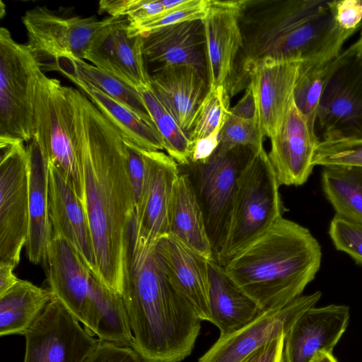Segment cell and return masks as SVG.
<instances>
[{
    "instance_id": "obj_30",
    "label": "cell",
    "mask_w": 362,
    "mask_h": 362,
    "mask_svg": "<svg viewBox=\"0 0 362 362\" xmlns=\"http://www.w3.org/2000/svg\"><path fill=\"white\" fill-rule=\"evenodd\" d=\"M76 85L120 131L127 141L144 150H164L163 141L153 121L144 119L91 86Z\"/></svg>"
},
{
    "instance_id": "obj_21",
    "label": "cell",
    "mask_w": 362,
    "mask_h": 362,
    "mask_svg": "<svg viewBox=\"0 0 362 362\" xmlns=\"http://www.w3.org/2000/svg\"><path fill=\"white\" fill-rule=\"evenodd\" d=\"M349 320V308L346 305H329L307 310L285 337V362H311L320 352L332 353Z\"/></svg>"
},
{
    "instance_id": "obj_40",
    "label": "cell",
    "mask_w": 362,
    "mask_h": 362,
    "mask_svg": "<svg viewBox=\"0 0 362 362\" xmlns=\"http://www.w3.org/2000/svg\"><path fill=\"white\" fill-rule=\"evenodd\" d=\"M335 23L343 32L353 35L362 25V0L332 1Z\"/></svg>"
},
{
    "instance_id": "obj_2",
    "label": "cell",
    "mask_w": 362,
    "mask_h": 362,
    "mask_svg": "<svg viewBox=\"0 0 362 362\" xmlns=\"http://www.w3.org/2000/svg\"><path fill=\"white\" fill-rule=\"evenodd\" d=\"M240 25L243 46L226 85L230 97L247 87L259 62L336 57L351 36L337 25L332 1L245 0Z\"/></svg>"
},
{
    "instance_id": "obj_8",
    "label": "cell",
    "mask_w": 362,
    "mask_h": 362,
    "mask_svg": "<svg viewBox=\"0 0 362 362\" xmlns=\"http://www.w3.org/2000/svg\"><path fill=\"white\" fill-rule=\"evenodd\" d=\"M24 143L0 138V264L14 267L29 227V163Z\"/></svg>"
},
{
    "instance_id": "obj_5",
    "label": "cell",
    "mask_w": 362,
    "mask_h": 362,
    "mask_svg": "<svg viewBox=\"0 0 362 362\" xmlns=\"http://www.w3.org/2000/svg\"><path fill=\"white\" fill-rule=\"evenodd\" d=\"M279 183L264 146L252 151L238 178L229 220L215 261L221 267L285 211Z\"/></svg>"
},
{
    "instance_id": "obj_20",
    "label": "cell",
    "mask_w": 362,
    "mask_h": 362,
    "mask_svg": "<svg viewBox=\"0 0 362 362\" xmlns=\"http://www.w3.org/2000/svg\"><path fill=\"white\" fill-rule=\"evenodd\" d=\"M153 253L166 279L190 300L202 320L210 322L209 261L170 234L155 243Z\"/></svg>"
},
{
    "instance_id": "obj_41",
    "label": "cell",
    "mask_w": 362,
    "mask_h": 362,
    "mask_svg": "<svg viewBox=\"0 0 362 362\" xmlns=\"http://www.w3.org/2000/svg\"><path fill=\"white\" fill-rule=\"evenodd\" d=\"M127 151V165L130 182L133 188L136 208L139 204L146 183V164L142 148L125 139Z\"/></svg>"
},
{
    "instance_id": "obj_33",
    "label": "cell",
    "mask_w": 362,
    "mask_h": 362,
    "mask_svg": "<svg viewBox=\"0 0 362 362\" xmlns=\"http://www.w3.org/2000/svg\"><path fill=\"white\" fill-rule=\"evenodd\" d=\"M337 57L300 62L293 100L313 128L321 95Z\"/></svg>"
},
{
    "instance_id": "obj_42",
    "label": "cell",
    "mask_w": 362,
    "mask_h": 362,
    "mask_svg": "<svg viewBox=\"0 0 362 362\" xmlns=\"http://www.w3.org/2000/svg\"><path fill=\"white\" fill-rule=\"evenodd\" d=\"M84 362H144L131 346L100 341L98 346Z\"/></svg>"
},
{
    "instance_id": "obj_48",
    "label": "cell",
    "mask_w": 362,
    "mask_h": 362,
    "mask_svg": "<svg viewBox=\"0 0 362 362\" xmlns=\"http://www.w3.org/2000/svg\"><path fill=\"white\" fill-rule=\"evenodd\" d=\"M361 28V30L359 37H358V40L352 45V46L356 51L358 56L362 58V25Z\"/></svg>"
},
{
    "instance_id": "obj_14",
    "label": "cell",
    "mask_w": 362,
    "mask_h": 362,
    "mask_svg": "<svg viewBox=\"0 0 362 362\" xmlns=\"http://www.w3.org/2000/svg\"><path fill=\"white\" fill-rule=\"evenodd\" d=\"M129 21L110 16L93 35L84 60L137 89L151 84L143 50L142 35L131 36Z\"/></svg>"
},
{
    "instance_id": "obj_29",
    "label": "cell",
    "mask_w": 362,
    "mask_h": 362,
    "mask_svg": "<svg viewBox=\"0 0 362 362\" xmlns=\"http://www.w3.org/2000/svg\"><path fill=\"white\" fill-rule=\"evenodd\" d=\"M53 71L60 72L75 84L98 89L144 119L153 121L137 88L85 60L63 56L57 59Z\"/></svg>"
},
{
    "instance_id": "obj_36",
    "label": "cell",
    "mask_w": 362,
    "mask_h": 362,
    "mask_svg": "<svg viewBox=\"0 0 362 362\" xmlns=\"http://www.w3.org/2000/svg\"><path fill=\"white\" fill-rule=\"evenodd\" d=\"M263 140L257 122L228 115L221 132L218 151H227L238 146H245L255 151L263 147Z\"/></svg>"
},
{
    "instance_id": "obj_17",
    "label": "cell",
    "mask_w": 362,
    "mask_h": 362,
    "mask_svg": "<svg viewBox=\"0 0 362 362\" xmlns=\"http://www.w3.org/2000/svg\"><path fill=\"white\" fill-rule=\"evenodd\" d=\"M245 0H209L202 20L209 88L226 86L243 46L240 16Z\"/></svg>"
},
{
    "instance_id": "obj_19",
    "label": "cell",
    "mask_w": 362,
    "mask_h": 362,
    "mask_svg": "<svg viewBox=\"0 0 362 362\" xmlns=\"http://www.w3.org/2000/svg\"><path fill=\"white\" fill-rule=\"evenodd\" d=\"M300 62L264 59L249 77L257 105V122L263 138L272 139L291 105Z\"/></svg>"
},
{
    "instance_id": "obj_35",
    "label": "cell",
    "mask_w": 362,
    "mask_h": 362,
    "mask_svg": "<svg viewBox=\"0 0 362 362\" xmlns=\"http://www.w3.org/2000/svg\"><path fill=\"white\" fill-rule=\"evenodd\" d=\"M209 0H184L179 6L164 11L144 21L130 23L131 36L144 35L168 25L196 20H203L206 14Z\"/></svg>"
},
{
    "instance_id": "obj_32",
    "label": "cell",
    "mask_w": 362,
    "mask_h": 362,
    "mask_svg": "<svg viewBox=\"0 0 362 362\" xmlns=\"http://www.w3.org/2000/svg\"><path fill=\"white\" fill-rule=\"evenodd\" d=\"M144 105L160 134L164 150L178 164L189 165L194 143L153 92L151 86L138 89Z\"/></svg>"
},
{
    "instance_id": "obj_18",
    "label": "cell",
    "mask_w": 362,
    "mask_h": 362,
    "mask_svg": "<svg viewBox=\"0 0 362 362\" xmlns=\"http://www.w3.org/2000/svg\"><path fill=\"white\" fill-rule=\"evenodd\" d=\"M270 141L268 157L279 185H303L315 167L313 158L320 141L294 100Z\"/></svg>"
},
{
    "instance_id": "obj_26",
    "label": "cell",
    "mask_w": 362,
    "mask_h": 362,
    "mask_svg": "<svg viewBox=\"0 0 362 362\" xmlns=\"http://www.w3.org/2000/svg\"><path fill=\"white\" fill-rule=\"evenodd\" d=\"M210 322L229 335L246 326L263 311L227 276L215 260L209 262Z\"/></svg>"
},
{
    "instance_id": "obj_9",
    "label": "cell",
    "mask_w": 362,
    "mask_h": 362,
    "mask_svg": "<svg viewBox=\"0 0 362 362\" xmlns=\"http://www.w3.org/2000/svg\"><path fill=\"white\" fill-rule=\"evenodd\" d=\"M316 121L322 141L362 139V58L352 45L335 61L320 99Z\"/></svg>"
},
{
    "instance_id": "obj_7",
    "label": "cell",
    "mask_w": 362,
    "mask_h": 362,
    "mask_svg": "<svg viewBox=\"0 0 362 362\" xmlns=\"http://www.w3.org/2000/svg\"><path fill=\"white\" fill-rule=\"evenodd\" d=\"M41 69L25 44L0 28V138L29 142L34 135V98Z\"/></svg>"
},
{
    "instance_id": "obj_34",
    "label": "cell",
    "mask_w": 362,
    "mask_h": 362,
    "mask_svg": "<svg viewBox=\"0 0 362 362\" xmlns=\"http://www.w3.org/2000/svg\"><path fill=\"white\" fill-rule=\"evenodd\" d=\"M230 98L225 86L209 88L197 111L189 134L193 143L221 132L230 110Z\"/></svg>"
},
{
    "instance_id": "obj_11",
    "label": "cell",
    "mask_w": 362,
    "mask_h": 362,
    "mask_svg": "<svg viewBox=\"0 0 362 362\" xmlns=\"http://www.w3.org/2000/svg\"><path fill=\"white\" fill-rule=\"evenodd\" d=\"M27 33L26 47L41 71H53L63 56L84 60L91 40L103 23L95 16H59L45 6H36L22 16Z\"/></svg>"
},
{
    "instance_id": "obj_4",
    "label": "cell",
    "mask_w": 362,
    "mask_h": 362,
    "mask_svg": "<svg viewBox=\"0 0 362 362\" xmlns=\"http://www.w3.org/2000/svg\"><path fill=\"white\" fill-rule=\"evenodd\" d=\"M322 251L306 228L283 217L234 255L227 276L262 311L300 297L317 273Z\"/></svg>"
},
{
    "instance_id": "obj_24",
    "label": "cell",
    "mask_w": 362,
    "mask_h": 362,
    "mask_svg": "<svg viewBox=\"0 0 362 362\" xmlns=\"http://www.w3.org/2000/svg\"><path fill=\"white\" fill-rule=\"evenodd\" d=\"M26 146L29 163V227L25 248L30 262L43 265L52 239L49 216V163L35 138Z\"/></svg>"
},
{
    "instance_id": "obj_22",
    "label": "cell",
    "mask_w": 362,
    "mask_h": 362,
    "mask_svg": "<svg viewBox=\"0 0 362 362\" xmlns=\"http://www.w3.org/2000/svg\"><path fill=\"white\" fill-rule=\"evenodd\" d=\"M48 197L52 236L64 238L96 277L92 237L83 203L64 176L51 165Z\"/></svg>"
},
{
    "instance_id": "obj_15",
    "label": "cell",
    "mask_w": 362,
    "mask_h": 362,
    "mask_svg": "<svg viewBox=\"0 0 362 362\" xmlns=\"http://www.w3.org/2000/svg\"><path fill=\"white\" fill-rule=\"evenodd\" d=\"M321 295L316 291L300 296L283 308L263 311L240 329L220 336L198 362H242L266 343L286 335L296 320L314 307Z\"/></svg>"
},
{
    "instance_id": "obj_27",
    "label": "cell",
    "mask_w": 362,
    "mask_h": 362,
    "mask_svg": "<svg viewBox=\"0 0 362 362\" xmlns=\"http://www.w3.org/2000/svg\"><path fill=\"white\" fill-rule=\"evenodd\" d=\"M170 235L208 260H214L204 214L188 174H180L175 185Z\"/></svg>"
},
{
    "instance_id": "obj_13",
    "label": "cell",
    "mask_w": 362,
    "mask_h": 362,
    "mask_svg": "<svg viewBox=\"0 0 362 362\" xmlns=\"http://www.w3.org/2000/svg\"><path fill=\"white\" fill-rule=\"evenodd\" d=\"M49 289L54 297L93 334L98 321L94 306L98 280L76 250L63 238L52 236L43 264Z\"/></svg>"
},
{
    "instance_id": "obj_31",
    "label": "cell",
    "mask_w": 362,
    "mask_h": 362,
    "mask_svg": "<svg viewBox=\"0 0 362 362\" xmlns=\"http://www.w3.org/2000/svg\"><path fill=\"white\" fill-rule=\"evenodd\" d=\"M322 185L337 215L362 224V166H325Z\"/></svg>"
},
{
    "instance_id": "obj_44",
    "label": "cell",
    "mask_w": 362,
    "mask_h": 362,
    "mask_svg": "<svg viewBox=\"0 0 362 362\" xmlns=\"http://www.w3.org/2000/svg\"><path fill=\"white\" fill-rule=\"evenodd\" d=\"M220 137L221 132H216L194 142L190 163L196 164L210 158L219 145Z\"/></svg>"
},
{
    "instance_id": "obj_1",
    "label": "cell",
    "mask_w": 362,
    "mask_h": 362,
    "mask_svg": "<svg viewBox=\"0 0 362 362\" xmlns=\"http://www.w3.org/2000/svg\"><path fill=\"white\" fill-rule=\"evenodd\" d=\"M77 146L83 177V206L96 266V278L121 294L129 228L136 211L125 139L78 89H72Z\"/></svg>"
},
{
    "instance_id": "obj_12",
    "label": "cell",
    "mask_w": 362,
    "mask_h": 362,
    "mask_svg": "<svg viewBox=\"0 0 362 362\" xmlns=\"http://www.w3.org/2000/svg\"><path fill=\"white\" fill-rule=\"evenodd\" d=\"M55 297L24 335L23 362H84L100 340Z\"/></svg>"
},
{
    "instance_id": "obj_45",
    "label": "cell",
    "mask_w": 362,
    "mask_h": 362,
    "mask_svg": "<svg viewBox=\"0 0 362 362\" xmlns=\"http://www.w3.org/2000/svg\"><path fill=\"white\" fill-rule=\"evenodd\" d=\"M229 115L240 119L257 122V105L254 92L249 83L238 103L230 108Z\"/></svg>"
},
{
    "instance_id": "obj_6",
    "label": "cell",
    "mask_w": 362,
    "mask_h": 362,
    "mask_svg": "<svg viewBox=\"0 0 362 362\" xmlns=\"http://www.w3.org/2000/svg\"><path fill=\"white\" fill-rule=\"evenodd\" d=\"M49 165L64 176L83 203V170L77 146L72 87L39 74L34 98V135Z\"/></svg>"
},
{
    "instance_id": "obj_37",
    "label": "cell",
    "mask_w": 362,
    "mask_h": 362,
    "mask_svg": "<svg viewBox=\"0 0 362 362\" xmlns=\"http://www.w3.org/2000/svg\"><path fill=\"white\" fill-rule=\"evenodd\" d=\"M313 165L362 166V139L320 141Z\"/></svg>"
},
{
    "instance_id": "obj_23",
    "label": "cell",
    "mask_w": 362,
    "mask_h": 362,
    "mask_svg": "<svg viewBox=\"0 0 362 362\" xmlns=\"http://www.w3.org/2000/svg\"><path fill=\"white\" fill-rule=\"evenodd\" d=\"M143 36L145 60L158 65L194 69L208 80L206 43L202 20L182 22Z\"/></svg>"
},
{
    "instance_id": "obj_3",
    "label": "cell",
    "mask_w": 362,
    "mask_h": 362,
    "mask_svg": "<svg viewBox=\"0 0 362 362\" xmlns=\"http://www.w3.org/2000/svg\"><path fill=\"white\" fill-rule=\"evenodd\" d=\"M153 247L133 218L121 294L133 335L131 347L144 362H180L194 347L202 319L162 273Z\"/></svg>"
},
{
    "instance_id": "obj_43",
    "label": "cell",
    "mask_w": 362,
    "mask_h": 362,
    "mask_svg": "<svg viewBox=\"0 0 362 362\" xmlns=\"http://www.w3.org/2000/svg\"><path fill=\"white\" fill-rule=\"evenodd\" d=\"M286 335L282 334L259 347L242 362H285L284 348Z\"/></svg>"
},
{
    "instance_id": "obj_39",
    "label": "cell",
    "mask_w": 362,
    "mask_h": 362,
    "mask_svg": "<svg viewBox=\"0 0 362 362\" xmlns=\"http://www.w3.org/2000/svg\"><path fill=\"white\" fill-rule=\"evenodd\" d=\"M329 234L337 250L362 264V224L335 214L330 222Z\"/></svg>"
},
{
    "instance_id": "obj_10",
    "label": "cell",
    "mask_w": 362,
    "mask_h": 362,
    "mask_svg": "<svg viewBox=\"0 0 362 362\" xmlns=\"http://www.w3.org/2000/svg\"><path fill=\"white\" fill-rule=\"evenodd\" d=\"M252 151L238 146L216 151L204 162L193 164L195 192L202 207L214 260L223 243L240 173Z\"/></svg>"
},
{
    "instance_id": "obj_38",
    "label": "cell",
    "mask_w": 362,
    "mask_h": 362,
    "mask_svg": "<svg viewBox=\"0 0 362 362\" xmlns=\"http://www.w3.org/2000/svg\"><path fill=\"white\" fill-rule=\"evenodd\" d=\"M165 11L163 0H102L98 13L124 16L130 23H138Z\"/></svg>"
},
{
    "instance_id": "obj_47",
    "label": "cell",
    "mask_w": 362,
    "mask_h": 362,
    "mask_svg": "<svg viewBox=\"0 0 362 362\" xmlns=\"http://www.w3.org/2000/svg\"><path fill=\"white\" fill-rule=\"evenodd\" d=\"M311 362H338L332 353L320 352L318 353Z\"/></svg>"
},
{
    "instance_id": "obj_46",
    "label": "cell",
    "mask_w": 362,
    "mask_h": 362,
    "mask_svg": "<svg viewBox=\"0 0 362 362\" xmlns=\"http://www.w3.org/2000/svg\"><path fill=\"white\" fill-rule=\"evenodd\" d=\"M14 267L0 264V296L11 288L18 281L13 273Z\"/></svg>"
},
{
    "instance_id": "obj_28",
    "label": "cell",
    "mask_w": 362,
    "mask_h": 362,
    "mask_svg": "<svg viewBox=\"0 0 362 362\" xmlns=\"http://www.w3.org/2000/svg\"><path fill=\"white\" fill-rule=\"evenodd\" d=\"M54 298L49 288L18 279L0 296V336L25 335Z\"/></svg>"
},
{
    "instance_id": "obj_16",
    "label": "cell",
    "mask_w": 362,
    "mask_h": 362,
    "mask_svg": "<svg viewBox=\"0 0 362 362\" xmlns=\"http://www.w3.org/2000/svg\"><path fill=\"white\" fill-rule=\"evenodd\" d=\"M146 179L134 220L140 235L150 245L170 233V214L178 163L161 151L143 150Z\"/></svg>"
},
{
    "instance_id": "obj_25",
    "label": "cell",
    "mask_w": 362,
    "mask_h": 362,
    "mask_svg": "<svg viewBox=\"0 0 362 362\" xmlns=\"http://www.w3.org/2000/svg\"><path fill=\"white\" fill-rule=\"evenodd\" d=\"M151 88L189 136L197 111L209 90L207 78L187 66L153 71Z\"/></svg>"
}]
</instances>
